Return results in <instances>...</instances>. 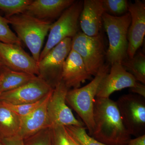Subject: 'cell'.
Here are the masks:
<instances>
[{"label": "cell", "instance_id": "cell-1", "mask_svg": "<svg viewBox=\"0 0 145 145\" xmlns=\"http://www.w3.org/2000/svg\"><path fill=\"white\" fill-rule=\"evenodd\" d=\"M94 131L91 135L107 145H127L131 135L123 123L116 102L96 98L93 109Z\"/></svg>", "mask_w": 145, "mask_h": 145}, {"label": "cell", "instance_id": "cell-2", "mask_svg": "<svg viewBox=\"0 0 145 145\" xmlns=\"http://www.w3.org/2000/svg\"><path fill=\"white\" fill-rule=\"evenodd\" d=\"M21 42L26 45L34 60L39 62L45 38L52 23L43 20L26 13L5 18Z\"/></svg>", "mask_w": 145, "mask_h": 145}, {"label": "cell", "instance_id": "cell-3", "mask_svg": "<svg viewBox=\"0 0 145 145\" xmlns=\"http://www.w3.org/2000/svg\"><path fill=\"white\" fill-rule=\"evenodd\" d=\"M109 65L105 64L87 85L83 87L69 89L67 94L66 103L82 119L91 136L94 129L93 109L96 93L101 80L109 71Z\"/></svg>", "mask_w": 145, "mask_h": 145}, {"label": "cell", "instance_id": "cell-4", "mask_svg": "<svg viewBox=\"0 0 145 145\" xmlns=\"http://www.w3.org/2000/svg\"><path fill=\"white\" fill-rule=\"evenodd\" d=\"M103 24L109 42L106 57L110 65L120 63L128 57L127 34L131 18L129 12L123 16L114 17L103 13Z\"/></svg>", "mask_w": 145, "mask_h": 145}, {"label": "cell", "instance_id": "cell-5", "mask_svg": "<svg viewBox=\"0 0 145 145\" xmlns=\"http://www.w3.org/2000/svg\"><path fill=\"white\" fill-rule=\"evenodd\" d=\"M83 4V1H75L56 22L51 24L47 40L41 52L39 61L61 42L67 38L72 39L79 32V18Z\"/></svg>", "mask_w": 145, "mask_h": 145}, {"label": "cell", "instance_id": "cell-6", "mask_svg": "<svg viewBox=\"0 0 145 145\" xmlns=\"http://www.w3.org/2000/svg\"><path fill=\"white\" fill-rule=\"evenodd\" d=\"M71 49L80 55L91 76H95L105 64V46L100 34L89 36L79 31L72 39Z\"/></svg>", "mask_w": 145, "mask_h": 145}, {"label": "cell", "instance_id": "cell-7", "mask_svg": "<svg viewBox=\"0 0 145 145\" xmlns=\"http://www.w3.org/2000/svg\"><path fill=\"white\" fill-rule=\"evenodd\" d=\"M145 99L129 93L121 96L116 102L124 125L131 136L145 134Z\"/></svg>", "mask_w": 145, "mask_h": 145}, {"label": "cell", "instance_id": "cell-8", "mask_svg": "<svg viewBox=\"0 0 145 145\" xmlns=\"http://www.w3.org/2000/svg\"><path fill=\"white\" fill-rule=\"evenodd\" d=\"M71 38L65 39L38 63V76L53 89L61 81L63 66L71 50Z\"/></svg>", "mask_w": 145, "mask_h": 145}, {"label": "cell", "instance_id": "cell-9", "mask_svg": "<svg viewBox=\"0 0 145 145\" xmlns=\"http://www.w3.org/2000/svg\"><path fill=\"white\" fill-rule=\"evenodd\" d=\"M69 90L62 80L53 89L47 106L48 114L51 127H84V123L75 118L67 105L66 98Z\"/></svg>", "mask_w": 145, "mask_h": 145}, {"label": "cell", "instance_id": "cell-10", "mask_svg": "<svg viewBox=\"0 0 145 145\" xmlns=\"http://www.w3.org/2000/svg\"><path fill=\"white\" fill-rule=\"evenodd\" d=\"M53 90L49 84L36 76L18 88L0 93V101L14 105L33 103L44 99Z\"/></svg>", "mask_w": 145, "mask_h": 145}, {"label": "cell", "instance_id": "cell-11", "mask_svg": "<svg viewBox=\"0 0 145 145\" xmlns=\"http://www.w3.org/2000/svg\"><path fill=\"white\" fill-rule=\"evenodd\" d=\"M0 59L5 66L11 70L38 76V63L21 45L0 42Z\"/></svg>", "mask_w": 145, "mask_h": 145}, {"label": "cell", "instance_id": "cell-12", "mask_svg": "<svg viewBox=\"0 0 145 145\" xmlns=\"http://www.w3.org/2000/svg\"><path fill=\"white\" fill-rule=\"evenodd\" d=\"M128 12L131 22L128 31L127 55L132 58L143 44L145 35V4L144 2L135 0L129 2Z\"/></svg>", "mask_w": 145, "mask_h": 145}, {"label": "cell", "instance_id": "cell-13", "mask_svg": "<svg viewBox=\"0 0 145 145\" xmlns=\"http://www.w3.org/2000/svg\"><path fill=\"white\" fill-rule=\"evenodd\" d=\"M108 73L101 80L96 93V98H109L115 91L135 86L137 81L127 72L120 63L111 65Z\"/></svg>", "mask_w": 145, "mask_h": 145}, {"label": "cell", "instance_id": "cell-14", "mask_svg": "<svg viewBox=\"0 0 145 145\" xmlns=\"http://www.w3.org/2000/svg\"><path fill=\"white\" fill-rule=\"evenodd\" d=\"M104 13L102 0H84L79 18L82 32L89 36L100 34Z\"/></svg>", "mask_w": 145, "mask_h": 145}, {"label": "cell", "instance_id": "cell-15", "mask_svg": "<svg viewBox=\"0 0 145 145\" xmlns=\"http://www.w3.org/2000/svg\"><path fill=\"white\" fill-rule=\"evenodd\" d=\"M52 91L34 111L25 117H20V127L18 136L24 140L51 127L48 114L47 106Z\"/></svg>", "mask_w": 145, "mask_h": 145}, {"label": "cell", "instance_id": "cell-16", "mask_svg": "<svg viewBox=\"0 0 145 145\" xmlns=\"http://www.w3.org/2000/svg\"><path fill=\"white\" fill-rule=\"evenodd\" d=\"M91 79L80 56L71 49L63 66L61 80L70 89L79 88L82 83Z\"/></svg>", "mask_w": 145, "mask_h": 145}, {"label": "cell", "instance_id": "cell-17", "mask_svg": "<svg viewBox=\"0 0 145 145\" xmlns=\"http://www.w3.org/2000/svg\"><path fill=\"white\" fill-rule=\"evenodd\" d=\"M75 1L74 0L32 1L24 13L40 20L51 22V20L59 17Z\"/></svg>", "mask_w": 145, "mask_h": 145}, {"label": "cell", "instance_id": "cell-18", "mask_svg": "<svg viewBox=\"0 0 145 145\" xmlns=\"http://www.w3.org/2000/svg\"><path fill=\"white\" fill-rule=\"evenodd\" d=\"M3 78L0 93L16 89L33 80L36 75L11 70L5 66L0 69Z\"/></svg>", "mask_w": 145, "mask_h": 145}, {"label": "cell", "instance_id": "cell-19", "mask_svg": "<svg viewBox=\"0 0 145 145\" xmlns=\"http://www.w3.org/2000/svg\"><path fill=\"white\" fill-rule=\"evenodd\" d=\"M20 123V117L0 101V137L18 136Z\"/></svg>", "mask_w": 145, "mask_h": 145}, {"label": "cell", "instance_id": "cell-20", "mask_svg": "<svg viewBox=\"0 0 145 145\" xmlns=\"http://www.w3.org/2000/svg\"><path fill=\"white\" fill-rule=\"evenodd\" d=\"M123 67L137 82L145 84V56L142 52H136L133 57H127L121 63Z\"/></svg>", "mask_w": 145, "mask_h": 145}, {"label": "cell", "instance_id": "cell-21", "mask_svg": "<svg viewBox=\"0 0 145 145\" xmlns=\"http://www.w3.org/2000/svg\"><path fill=\"white\" fill-rule=\"evenodd\" d=\"M32 0H0V10L5 15V18L11 17L25 12Z\"/></svg>", "mask_w": 145, "mask_h": 145}, {"label": "cell", "instance_id": "cell-22", "mask_svg": "<svg viewBox=\"0 0 145 145\" xmlns=\"http://www.w3.org/2000/svg\"><path fill=\"white\" fill-rule=\"evenodd\" d=\"M104 12L110 16L119 17L128 12L127 0H102Z\"/></svg>", "mask_w": 145, "mask_h": 145}, {"label": "cell", "instance_id": "cell-23", "mask_svg": "<svg viewBox=\"0 0 145 145\" xmlns=\"http://www.w3.org/2000/svg\"><path fill=\"white\" fill-rule=\"evenodd\" d=\"M65 127L81 145H107L88 134L84 127L69 126Z\"/></svg>", "mask_w": 145, "mask_h": 145}, {"label": "cell", "instance_id": "cell-24", "mask_svg": "<svg viewBox=\"0 0 145 145\" xmlns=\"http://www.w3.org/2000/svg\"><path fill=\"white\" fill-rule=\"evenodd\" d=\"M0 42L5 43L21 45L20 40L16 34L10 29L5 17L0 15Z\"/></svg>", "mask_w": 145, "mask_h": 145}, {"label": "cell", "instance_id": "cell-25", "mask_svg": "<svg viewBox=\"0 0 145 145\" xmlns=\"http://www.w3.org/2000/svg\"><path fill=\"white\" fill-rule=\"evenodd\" d=\"M24 145H52L50 127L24 140Z\"/></svg>", "mask_w": 145, "mask_h": 145}, {"label": "cell", "instance_id": "cell-26", "mask_svg": "<svg viewBox=\"0 0 145 145\" xmlns=\"http://www.w3.org/2000/svg\"><path fill=\"white\" fill-rule=\"evenodd\" d=\"M45 98L40 101L33 103L19 104V105H14V104L1 101L2 102L5 106L14 112L15 114L18 115L19 117H22L28 115L32 111H34V110L41 103Z\"/></svg>", "mask_w": 145, "mask_h": 145}, {"label": "cell", "instance_id": "cell-27", "mask_svg": "<svg viewBox=\"0 0 145 145\" xmlns=\"http://www.w3.org/2000/svg\"><path fill=\"white\" fill-rule=\"evenodd\" d=\"M52 145H70L64 126L54 125L50 127Z\"/></svg>", "mask_w": 145, "mask_h": 145}, {"label": "cell", "instance_id": "cell-28", "mask_svg": "<svg viewBox=\"0 0 145 145\" xmlns=\"http://www.w3.org/2000/svg\"><path fill=\"white\" fill-rule=\"evenodd\" d=\"M0 141L3 145H24L23 139L18 136L8 138L0 137Z\"/></svg>", "mask_w": 145, "mask_h": 145}, {"label": "cell", "instance_id": "cell-29", "mask_svg": "<svg viewBox=\"0 0 145 145\" xmlns=\"http://www.w3.org/2000/svg\"><path fill=\"white\" fill-rule=\"evenodd\" d=\"M130 89L133 94H137L145 98V84L137 82L135 86L130 88Z\"/></svg>", "mask_w": 145, "mask_h": 145}, {"label": "cell", "instance_id": "cell-30", "mask_svg": "<svg viewBox=\"0 0 145 145\" xmlns=\"http://www.w3.org/2000/svg\"><path fill=\"white\" fill-rule=\"evenodd\" d=\"M127 145H145V134L130 139Z\"/></svg>", "mask_w": 145, "mask_h": 145}, {"label": "cell", "instance_id": "cell-31", "mask_svg": "<svg viewBox=\"0 0 145 145\" xmlns=\"http://www.w3.org/2000/svg\"><path fill=\"white\" fill-rule=\"evenodd\" d=\"M67 132L68 139L70 145H81L67 130Z\"/></svg>", "mask_w": 145, "mask_h": 145}, {"label": "cell", "instance_id": "cell-32", "mask_svg": "<svg viewBox=\"0 0 145 145\" xmlns=\"http://www.w3.org/2000/svg\"><path fill=\"white\" fill-rule=\"evenodd\" d=\"M5 65L3 63V62L2 61H0V69L1 68H2L3 67V66H4Z\"/></svg>", "mask_w": 145, "mask_h": 145}, {"label": "cell", "instance_id": "cell-33", "mask_svg": "<svg viewBox=\"0 0 145 145\" xmlns=\"http://www.w3.org/2000/svg\"><path fill=\"white\" fill-rule=\"evenodd\" d=\"M2 75L0 73V86H1V82L2 79Z\"/></svg>", "mask_w": 145, "mask_h": 145}, {"label": "cell", "instance_id": "cell-34", "mask_svg": "<svg viewBox=\"0 0 145 145\" xmlns=\"http://www.w3.org/2000/svg\"><path fill=\"white\" fill-rule=\"evenodd\" d=\"M0 145H3V144L1 142V141H0Z\"/></svg>", "mask_w": 145, "mask_h": 145}, {"label": "cell", "instance_id": "cell-35", "mask_svg": "<svg viewBox=\"0 0 145 145\" xmlns=\"http://www.w3.org/2000/svg\"><path fill=\"white\" fill-rule=\"evenodd\" d=\"M0 61H1V59H0Z\"/></svg>", "mask_w": 145, "mask_h": 145}]
</instances>
